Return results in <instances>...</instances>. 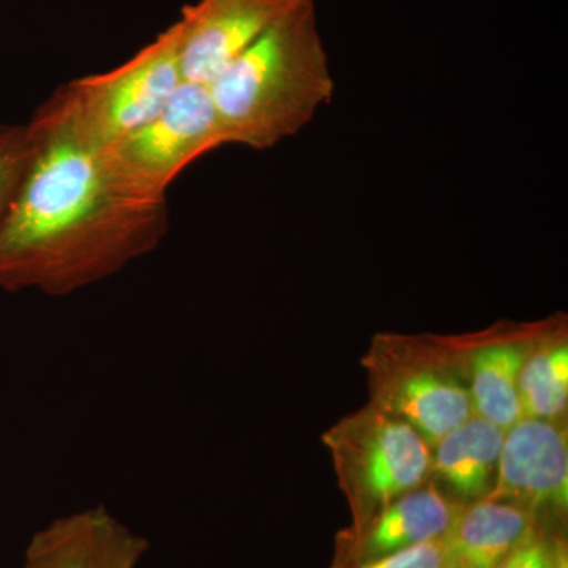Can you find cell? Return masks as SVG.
<instances>
[{
	"label": "cell",
	"mask_w": 568,
	"mask_h": 568,
	"mask_svg": "<svg viewBox=\"0 0 568 568\" xmlns=\"http://www.w3.org/2000/svg\"><path fill=\"white\" fill-rule=\"evenodd\" d=\"M151 540L104 506L52 519L29 540L21 568H138Z\"/></svg>",
	"instance_id": "obj_10"
},
{
	"label": "cell",
	"mask_w": 568,
	"mask_h": 568,
	"mask_svg": "<svg viewBox=\"0 0 568 568\" xmlns=\"http://www.w3.org/2000/svg\"><path fill=\"white\" fill-rule=\"evenodd\" d=\"M323 443L349 507V529L361 528L433 477L429 444L372 403L331 426Z\"/></svg>",
	"instance_id": "obj_3"
},
{
	"label": "cell",
	"mask_w": 568,
	"mask_h": 568,
	"mask_svg": "<svg viewBox=\"0 0 568 568\" xmlns=\"http://www.w3.org/2000/svg\"><path fill=\"white\" fill-rule=\"evenodd\" d=\"M538 530L537 515L504 500L467 504L448 532L450 560L467 568H493Z\"/></svg>",
	"instance_id": "obj_13"
},
{
	"label": "cell",
	"mask_w": 568,
	"mask_h": 568,
	"mask_svg": "<svg viewBox=\"0 0 568 568\" xmlns=\"http://www.w3.org/2000/svg\"><path fill=\"white\" fill-rule=\"evenodd\" d=\"M305 0H197L175 21L183 81L211 84Z\"/></svg>",
	"instance_id": "obj_7"
},
{
	"label": "cell",
	"mask_w": 568,
	"mask_h": 568,
	"mask_svg": "<svg viewBox=\"0 0 568 568\" xmlns=\"http://www.w3.org/2000/svg\"><path fill=\"white\" fill-rule=\"evenodd\" d=\"M450 564V547L447 537L426 541L418 547L395 552L365 562L349 566H331V568H446Z\"/></svg>",
	"instance_id": "obj_16"
},
{
	"label": "cell",
	"mask_w": 568,
	"mask_h": 568,
	"mask_svg": "<svg viewBox=\"0 0 568 568\" xmlns=\"http://www.w3.org/2000/svg\"><path fill=\"white\" fill-rule=\"evenodd\" d=\"M493 568H551V541L538 529Z\"/></svg>",
	"instance_id": "obj_17"
},
{
	"label": "cell",
	"mask_w": 568,
	"mask_h": 568,
	"mask_svg": "<svg viewBox=\"0 0 568 568\" xmlns=\"http://www.w3.org/2000/svg\"><path fill=\"white\" fill-rule=\"evenodd\" d=\"M446 568H467L465 566H462V564L454 562V560H450V564Z\"/></svg>",
	"instance_id": "obj_19"
},
{
	"label": "cell",
	"mask_w": 568,
	"mask_h": 568,
	"mask_svg": "<svg viewBox=\"0 0 568 568\" xmlns=\"http://www.w3.org/2000/svg\"><path fill=\"white\" fill-rule=\"evenodd\" d=\"M551 568H568L567 541L560 537L551 540Z\"/></svg>",
	"instance_id": "obj_18"
},
{
	"label": "cell",
	"mask_w": 568,
	"mask_h": 568,
	"mask_svg": "<svg viewBox=\"0 0 568 568\" xmlns=\"http://www.w3.org/2000/svg\"><path fill=\"white\" fill-rule=\"evenodd\" d=\"M463 508L465 504L428 480L398 497L361 528L338 532L332 566L384 558L447 537Z\"/></svg>",
	"instance_id": "obj_11"
},
{
	"label": "cell",
	"mask_w": 568,
	"mask_h": 568,
	"mask_svg": "<svg viewBox=\"0 0 568 568\" xmlns=\"http://www.w3.org/2000/svg\"><path fill=\"white\" fill-rule=\"evenodd\" d=\"M226 145L207 85L183 81L155 118L102 149L114 181L148 201H168L190 164Z\"/></svg>",
	"instance_id": "obj_5"
},
{
	"label": "cell",
	"mask_w": 568,
	"mask_h": 568,
	"mask_svg": "<svg viewBox=\"0 0 568 568\" xmlns=\"http://www.w3.org/2000/svg\"><path fill=\"white\" fill-rule=\"evenodd\" d=\"M504 436L506 429L474 414L432 447V476L465 506L484 499L495 484Z\"/></svg>",
	"instance_id": "obj_12"
},
{
	"label": "cell",
	"mask_w": 568,
	"mask_h": 568,
	"mask_svg": "<svg viewBox=\"0 0 568 568\" xmlns=\"http://www.w3.org/2000/svg\"><path fill=\"white\" fill-rule=\"evenodd\" d=\"M544 325L500 321L473 334L437 335L465 381L474 414L506 432L523 418L518 379Z\"/></svg>",
	"instance_id": "obj_8"
},
{
	"label": "cell",
	"mask_w": 568,
	"mask_h": 568,
	"mask_svg": "<svg viewBox=\"0 0 568 568\" xmlns=\"http://www.w3.org/2000/svg\"><path fill=\"white\" fill-rule=\"evenodd\" d=\"M182 82L174 22L115 69L77 78L58 89L78 130L103 149L155 118Z\"/></svg>",
	"instance_id": "obj_6"
},
{
	"label": "cell",
	"mask_w": 568,
	"mask_h": 568,
	"mask_svg": "<svg viewBox=\"0 0 568 568\" xmlns=\"http://www.w3.org/2000/svg\"><path fill=\"white\" fill-rule=\"evenodd\" d=\"M521 417L562 422L568 405L567 317L545 320L518 379Z\"/></svg>",
	"instance_id": "obj_14"
},
{
	"label": "cell",
	"mask_w": 568,
	"mask_h": 568,
	"mask_svg": "<svg viewBox=\"0 0 568 568\" xmlns=\"http://www.w3.org/2000/svg\"><path fill=\"white\" fill-rule=\"evenodd\" d=\"M362 365L369 403L406 422L429 447L474 416L465 381L437 335L377 334Z\"/></svg>",
	"instance_id": "obj_4"
},
{
	"label": "cell",
	"mask_w": 568,
	"mask_h": 568,
	"mask_svg": "<svg viewBox=\"0 0 568 568\" xmlns=\"http://www.w3.org/2000/svg\"><path fill=\"white\" fill-rule=\"evenodd\" d=\"M31 122L36 152L0 216V287L65 297L155 252L170 231L168 201L114 181L59 89Z\"/></svg>",
	"instance_id": "obj_1"
},
{
	"label": "cell",
	"mask_w": 568,
	"mask_h": 568,
	"mask_svg": "<svg viewBox=\"0 0 568 568\" xmlns=\"http://www.w3.org/2000/svg\"><path fill=\"white\" fill-rule=\"evenodd\" d=\"M37 148L33 123H0V216L17 192Z\"/></svg>",
	"instance_id": "obj_15"
},
{
	"label": "cell",
	"mask_w": 568,
	"mask_h": 568,
	"mask_svg": "<svg viewBox=\"0 0 568 568\" xmlns=\"http://www.w3.org/2000/svg\"><path fill=\"white\" fill-rule=\"evenodd\" d=\"M485 499V497H484ZM487 499L562 515L568 506V440L562 422L519 418L507 429Z\"/></svg>",
	"instance_id": "obj_9"
},
{
	"label": "cell",
	"mask_w": 568,
	"mask_h": 568,
	"mask_svg": "<svg viewBox=\"0 0 568 568\" xmlns=\"http://www.w3.org/2000/svg\"><path fill=\"white\" fill-rule=\"evenodd\" d=\"M227 144L264 152L301 133L332 102L313 0H305L207 84Z\"/></svg>",
	"instance_id": "obj_2"
}]
</instances>
